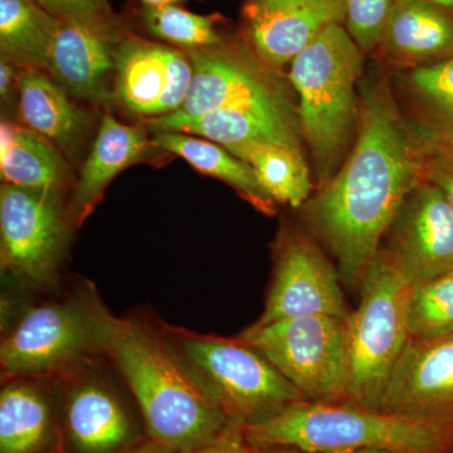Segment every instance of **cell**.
Returning a JSON list of instances; mask_svg holds the SVG:
<instances>
[{
	"label": "cell",
	"mask_w": 453,
	"mask_h": 453,
	"mask_svg": "<svg viewBox=\"0 0 453 453\" xmlns=\"http://www.w3.org/2000/svg\"><path fill=\"white\" fill-rule=\"evenodd\" d=\"M357 120L347 162L303 205L310 228L351 288H360L396 213L423 180L425 157L386 82L363 89Z\"/></svg>",
	"instance_id": "1"
},
{
	"label": "cell",
	"mask_w": 453,
	"mask_h": 453,
	"mask_svg": "<svg viewBox=\"0 0 453 453\" xmlns=\"http://www.w3.org/2000/svg\"><path fill=\"white\" fill-rule=\"evenodd\" d=\"M98 336L135 395L155 442L196 453L238 426L153 333L98 312Z\"/></svg>",
	"instance_id": "2"
},
{
	"label": "cell",
	"mask_w": 453,
	"mask_h": 453,
	"mask_svg": "<svg viewBox=\"0 0 453 453\" xmlns=\"http://www.w3.org/2000/svg\"><path fill=\"white\" fill-rule=\"evenodd\" d=\"M257 449L303 452L453 453L452 423L372 410L348 402L300 401L242 427Z\"/></svg>",
	"instance_id": "3"
},
{
	"label": "cell",
	"mask_w": 453,
	"mask_h": 453,
	"mask_svg": "<svg viewBox=\"0 0 453 453\" xmlns=\"http://www.w3.org/2000/svg\"><path fill=\"white\" fill-rule=\"evenodd\" d=\"M363 55L347 28L332 25L291 62L290 81L300 98L301 133L321 186L333 177L359 113L356 86Z\"/></svg>",
	"instance_id": "4"
},
{
	"label": "cell",
	"mask_w": 453,
	"mask_h": 453,
	"mask_svg": "<svg viewBox=\"0 0 453 453\" xmlns=\"http://www.w3.org/2000/svg\"><path fill=\"white\" fill-rule=\"evenodd\" d=\"M413 283L381 249L360 283V303L348 318V403L380 411L396 363L411 339Z\"/></svg>",
	"instance_id": "5"
},
{
	"label": "cell",
	"mask_w": 453,
	"mask_h": 453,
	"mask_svg": "<svg viewBox=\"0 0 453 453\" xmlns=\"http://www.w3.org/2000/svg\"><path fill=\"white\" fill-rule=\"evenodd\" d=\"M238 339L273 363L306 401L348 402V319L309 315L253 324Z\"/></svg>",
	"instance_id": "6"
},
{
	"label": "cell",
	"mask_w": 453,
	"mask_h": 453,
	"mask_svg": "<svg viewBox=\"0 0 453 453\" xmlns=\"http://www.w3.org/2000/svg\"><path fill=\"white\" fill-rule=\"evenodd\" d=\"M178 347L235 425H255L306 401L273 363L242 340L178 334Z\"/></svg>",
	"instance_id": "7"
},
{
	"label": "cell",
	"mask_w": 453,
	"mask_h": 453,
	"mask_svg": "<svg viewBox=\"0 0 453 453\" xmlns=\"http://www.w3.org/2000/svg\"><path fill=\"white\" fill-rule=\"evenodd\" d=\"M193 65L192 83L183 106L163 116L184 120L222 109H246L291 119L281 89L246 43L184 50ZM292 120V119H291Z\"/></svg>",
	"instance_id": "8"
},
{
	"label": "cell",
	"mask_w": 453,
	"mask_h": 453,
	"mask_svg": "<svg viewBox=\"0 0 453 453\" xmlns=\"http://www.w3.org/2000/svg\"><path fill=\"white\" fill-rule=\"evenodd\" d=\"M95 345L101 347L98 311L88 312L74 303L37 306L3 340V374L25 377L59 371Z\"/></svg>",
	"instance_id": "9"
},
{
	"label": "cell",
	"mask_w": 453,
	"mask_h": 453,
	"mask_svg": "<svg viewBox=\"0 0 453 453\" xmlns=\"http://www.w3.org/2000/svg\"><path fill=\"white\" fill-rule=\"evenodd\" d=\"M57 192L5 183L0 189L3 267L35 285L50 281L65 242Z\"/></svg>",
	"instance_id": "10"
},
{
	"label": "cell",
	"mask_w": 453,
	"mask_h": 453,
	"mask_svg": "<svg viewBox=\"0 0 453 453\" xmlns=\"http://www.w3.org/2000/svg\"><path fill=\"white\" fill-rule=\"evenodd\" d=\"M338 268L301 232H286L276 253L275 273L257 325L309 315L348 319Z\"/></svg>",
	"instance_id": "11"
},
{
	"label": "cell",
	"mask_w": 453,
	"mask_h": 453,
	"mask_svg": "<svg viewBox=\"0 0 453 453\" xmlns=\"http://www.w3.org/2000/svg\"><path fill=\"white\" fill-rule=\"evenodd\" d=\"M192 77L186 50L127 33L116 55L113 95L127 111L151 120L183 106Z\"/></svg>",
	"instance_id": "12"
},
{
	"label": "cell",
	"mask_w": 453,
	"mask_h": 453,
	"mask_svg": "<svg viewBox=\"0 0 453 453\" xmlns=\"http://www.w3.org/2000/svg\"><path fill=\"white\" fill-rule=\"evenodd\" d=\"M386 238L384 250L413 285L453 270V211L428 181L413 188Z\"/></svg>",
	"instance_id": "13"
},
{
	"label": "cell",
	"mask_w": 453,
	"mask_h": 453,
	"mask_svg": "<svg viewBox=\"0 0 453 453\" xmlns=\"http://www.w3.org/2000/svg\"><path fill=\"white\" fill-rule=\"evenodd\" d=\"M127 33L118 18L110 20H59L46 71L73 96L94 105L115 98L116 55Z\"/></svg>",
	"instance_id": "14"
},
{
	"label": "cell",
	"mask_w": 453,
	"mask_h": 453,
	"mask_svg": "<svg viewBox=\"0 0 453 453\" xmlns=\"http://www.w3.org/2000/svg\"><path fill=\"white\" fill-rule=\"evenodd\" d=\"M345 22V0H250L244 43L266 67L291 64L324 29Z\"/></svg>",
	"instance_id": "15"
},
{
	"label": "cell",
	"mask_w": 453,
	"mask_h": 453,
	"mask_svg": "<svg viewBox=\"0 0 453 453\" xmlns=\"http://www.w3.org/2000/svg\"><path fill=\"white\" fill-rule=\"evenodd\" d=\"M380 411L453 425V333L410 339L384 392Z\"/></svg>",
	"instance_id": "16"
},
{
	"label": "cell",
	"mask_w": 453,
	"mask_h": 453,
	"mask_svg": "<svg viewBox=\"0 0 453 453\" xmlns=\"http://www.w3.org/2000/svg\"><path fill=\"white\" fill-rule=\"evenodd\" d=\"M374 55L398 71L453 58V14L425 0H395Z\"/></svg>",
	"instance_id": "17"
},
{
	"label": "cell",
	"mask_w": 453,
	"mask_h": 453,
	"mask_svg": "<svg viewBox=\"0 0 453 453\" xmlns=\"http://www.w3.org/2000/svg\"><path fill=\"white\" fill-rule=\"evenodd\" d=\"M399 110L423 153L453 146V58L395 76Z\"/></svg>",
	"instance_id": "18"
},
{
	"label": "cell",
	"mask_w": 453,
	"mask_h": 453,
	"mask_svg": "<svg viewBox=\"0 0 453 453\" xmlns=\"http://www.w3.org/2000/svg\"><path fill=\"white\" fill-rule=\"evenodd\" d=\"M157 133L177 131L216 142L229 153L253 144H291L299 146L294 121L246 109H222L184 120L157 118L146 120Z\"/></svg>",
	"instance_id": "19"
},
{
	"label": "cell",
	"mask_w": 453,
	"mask_h": 453,
	"mask_svg": "<svg viewBox=\"0 0 453 453\" xmlns=\"http://www.w3.org/2000/svg\"><path fill=\"white\" fill-rule=\"evenodd\" d=\"M148 149L144 131L121 124L109 113L104 116L74 189L71 203L74 222L81 223L94 210L110 181L130 164L138 162Z\"/></svg>",
	"instance_id": "20"
},
{
	"label": "cell",
	"mask_w": 453,
	"mask_h": 453,
	"mask_svg": "<svg viewBox=\"0 0 453 453\" xmlns=\"http://www.w3.org/2000/svg\"><path fill=\"white\" fill-rule=\"evenodd\" d=\"M19 111L27 127L50 140L59 151L74 155L81 145L88 118L67 96V91L41 70L18 77Z\"/></svg>",
	"instance_id": "21"
},
{
	"label": "cell",
	"mask_w": 453,
	"mask_h": 453,
	"mask_svg": "<svg viewBox=\"0 0 453 453\" xmlns=\"http://www.w3.org/2000/svg\"><path fill=\"white\" fill-rule=\"evenodd\" d=\"M65 173L61 151L50 140L29 127L2 122L0 174L5 184L58 190Z\"/></svg>",
	"instance_id": "22"
},
{
	"label": "cell",
	"mask_w": 453,
	"mask_h": 453,
	"mask_svg": "<svg viewBox=\"0 0 453 453\" xmlns=\"http://www.w3.org/2000/svg\"><path fill=\"white\" fill-rule=\"evenodd\" d=\"M153 145L183 157L198 172L229 184L262 213L268 216L275 213V202L259 186L251 165L229 153L223 146L177 131L157 133Z\"/></svg>",
	"instance_id": "23"
},
{
	"label": "cell",
	"mask_w": 453,
	"mask_h": 453,
	"mask_svg": "<svg viewBox=\"0 0 453 453\" xmlns=\"http://www.w3.org/2000/svg\"><path fill=\"white\" fill-rule=\"evenodd\" d=\"M67 423L74 445L83 453H109L130 436V425L121 405L98 384L74 389L67 407Z\"/></svg>",
	"instance_id": "24"
},
{
	"label": "cell",
	"mask_w": 453,
	"mask_h": 453,
	"mask_svg": "<svg viewBox=\"0 0 453 453\" xmlns=\"http://www.w3.org/2000/svg\"><path fill=\"white\" fill-rule=\"evenodd\" d=\"M57 23L37 0H0L3 58L25 70H46Z\"/></svg>",
	"instance_id": "25"
},
{
	"label": "cell",
	"mask_w": 453,
	"mask_h": 453,
	"mask_svg": "<svg viewBox=\"0 0 453 453\" xmlns=\"http://www.w3.org/2000/svg\"><path fill=\"white\" fill-rule=\"evenodd\" d=\"M250 164L259 186L275 203L299 208L308 202L312 186L305 159L297 145L253 144L234 151Z\"/></svg>",
	"instance_id": "26"
},
{
	"label": "cell",
	"mask_w": 453,
	"mask_h": 453,
	"mask_svg": "<svg viewBox=\"0 0 453 453\" xmlns=\"http://www.w3.org/2000/svg\"><path fill=\"white\" fill-rule=\"evenodd\" d=\"M46 398L35 384L14 381L0 395V453H35L50 434Z\"/></svg>",
	"instance_id": "27"
},
{
	"label": "cell",
	"mask_w": 453,
	"mask_h": 453,
	"mask_svg": "<svg viewBox=\"0 0 453 453\" xmlns=\"http://www.w3.org/2000/svg\"><path fill=\"white\" fill-rule=\"evenodd\" d=\"M146 32L181 50L207 49L225 43L217 31L216 17L190 13L177 4L142 9Z\"/></svg>",
	"instance_id": "28"
},
{
	"label": "cell",
	"mask_w": 453,
	"mask_h": 453,
	"mask_svg": "<svg viewBox=\"0 0 453 453\" xmlns=\"http://www.w3.org/2000/svg\"><path fill=\"white\" fill-rule=\"evenodd\" d=\"M411 338H437L453 333V270L413 286Z\"/></svg>",
	"instance_id": "29"
},
{
	"label": "cell",
	"mask_w": 453,
	"mask_h": 453,
	"mask_svg": "<svg viewBox=\"0 0 453 453\" xmlns=\"http://www.w3.org/2000/svg\"><path fill=\"white\" fill-rule=\"evenodd\" d=\"M395 0H345V28L359 49L374 55Z\"/></svg>",
	"instance_id": "30"
},
{
	"label": "cell",
	"mask_w": 453,
	"mask_h": 453,
	"mask_svg": "<svg viewBox=\"0 0 453 453\" xmlns=\"http://www.w3.org/2000/svg\"><path fill=\"white\" fill-rule=\"evenodd\" d=\"M44 11L59 20H110L118 18L109 0H37Z\"/></svg>",
	"instance_id": "31"
},
{
	"label": "cell",
	"mask_w": 453,
	"mask_h": 453,
	"mask_svg": "<svg viewBox=\"0 0 453 453\" xmlns=\"http://www.w3.org/2000/svg\"><path fill=\"white\" fill-rule=\"evenodd\" d=\"M422 178L445 195L453 211V146L425 153Z\"/></svg>",
	"instance_id": "32"
},
{
	"label": "cell",
	"mask_w": 453,
	"mask_h": 453,
	"mask_svg": "<svg viewBox=\"0 0 453 453\" xmlns=\"http://www.w3.org/2000/svg\"><path fill=\"white\" fill-rule=\"evenodd\" d=\"M196 453H259L244 437L242 427L232 426L211 445Z\"/></svg>",
	"instance_id": "33"
},
{
	"label": "cell",
	"mask_w": 453,
	"mask_h": 453,
	"mask_svg": "<svg viewBox=\"0 0 453 453\" xmlns=\"http://www.w3.org/2000/svg\"><path fill=\"white\" fill-rule=\"evenodd\" d=\"M16 67L17 65L13 62L2 57V62H0V95H2L3 100L7 98L9 91H11L12 82L16 77V73H14Z\"/></svg>",
	"instance_id": "34"
},
{
	"label": "cell",
	"mask_w": 453,
	"mask_h": 453,
	"mask_svg": "<svg viewBox=\"0 0 453 453\" xmlns=\"http://www.w3.org/2000/svg\"><path fill=\"white\" fill-rule=\"evenodd\" d=\"M130 453H179L174 449H169V447L160 445V443L155 442L153 445H146L140 447L135 451Z\"/></svg>",
	"instance_id": "35"
},
{
	"label": "cell",
	"mask_w": 453,
	"mask_h": 453,
	"mask_svg": "<svg viewBox=\"0 0 453 453\" xmlns=\"http://www.w3.org/2000/svg\"><path fill=\"white\" fill-rule=\"evenodd\" d=\"M259 453H326V452H303V451H294V449H259ZM333 453H393V452L378 451V449H368V451L333 452Z\"/></svg>",
	"instance_id": "36"
},
{
	"label": "cell",
	"mask_w": 453,
	"mask_h": 453,
	"mask_svg": "<svg viewBox=\"0 0 453 453\" xmlns=\"http://www.w3.org/2000/svg\"><path fill=\"white\" fill-rule=\"evenodd\" d=\"M145 7H163V5L179 4L189 0H140Z\"/></svg>",
	"instance_id": "37"
},
{
	"label": "cell",
	"mask_w": 453,
	"mask_h": 453,
	"mask_svg": "<svg viewBox=\"0 0 453 453\" xmlns=\"http://www.w3.org/2000/svg\"><path fill=\"white\" fill-rule=\"evenodd\" d=\"M425 2L431 3V4L436 5L441 9L449 12L453 14V0H425Z\"/></svg>",
	"instance_id": "38"
}]
</instances>
